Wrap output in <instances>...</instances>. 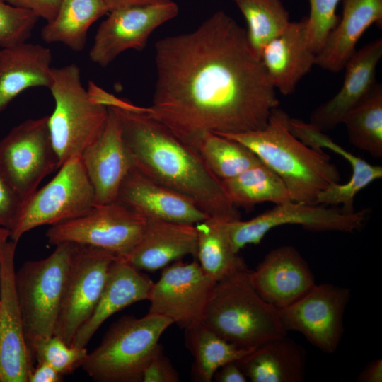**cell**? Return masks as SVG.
I'll use <instances>...</instances> for the list:
<instances>
[{
    "label": "cell",
    "mask_w": 382,
    "mask_h": 382,
    "mask_svg": "<svg viewBox=\"0 0 382 382\" xmlns=\"http://www.w3.org/2000/svg\"><path fill=\"white\" fill-rule=\"evenodd\" d=\"M154 61L152 103L144 108L196 150L207 134L262 129L279 105L245 30L222 11L192 31L158 40Z\"/></svg>",
    "instance_id": "obj_1"
},
{
    "label": "cell",
    "mask_w": 382,
    "mask_h": 382,
    "mask_svg": "<svg viewBox=\"0 0 382 382\" xmlns=\"http://www.w3.org/2000/svg\"><path fill=\"white\" fill-rule=\"evenodd\" d=\"M96 96L117 115L134 167L153 180L192 200L209 217L241 219L226 197L221 180L199 152L151 117L144 107L132 104L101 88Z\"/></svg>",
    "instance_id": "obj_2"
},
{
    "label": "cell",
    "mask_w": 382,
    "mask_h": 382,
    "mask_svg": "<svg viewBox=\"0 0 382 382\" xmlns=\"http://www.w3.org/2000/svg\"><path fill=\"white\" fill-rule=\"evenodd\" d=\"M290 117L278 107L262 129L221 135L252 151L283 180L292 201L316 204L320 192L340 183V173L323 150L308 146L292 134Z\"/></svg>",
    "instance_id": "obj_3"
},
{
    "label": "cell",
    "mask_w": 382,
    "mask_h": 382,
    "mask_svg": "<svg viewBox=\"0 0 382 382\" xmlns=\"http://www.w3.org/2000/svg\"><path fill=\"white\" fill-rule=\"evenodd\" d=\"M250 272L246 267L216 282L202 321L224 340L247 350L287 333L279 309L253 288Z\"/></svg>",
    "instance_id": "obj_4"
},
{
    "label": "cell",
    "mask_w": 382,
    "mask_h": 382,
    "mask_svg": "<svg viewBox=\"0 0 382 382\" xmlns=\"http://www.w3.org/2000/svg\"><path fill=\"white\" fill-rule=\"evenodd\" d=\"M48 89L54 108L47 115V124L60 167L80 156L99 137L109 109L85 88L80 69L74 63L52 68V82Z\"/></svg>",
    "instance_id": "obj_5"
},
{
    "label": "cell",
    "mask_w": 382,
    "mask_h": 382,
    "mask_svg": "<svg viewBox=\"0 0 382 382\" xmlns=\"http://www.w3.org/2000/svg\"><path fill=\"white\" fill-rule=\"evenodd\" d=\"M173 321L147 313L125 316L109 329L100 344L88 354L81 367L101 382H141L144 367Z\"/></svg>",
    "instance_id": "obj_6"
},
{
    "label": "cell",
    "mask_w": 382,
    "mask_h": 382,
    "mask_svg": "<svg viewBox=\"0 0 382 382\" xmlns=\"http://www.w3.org/2000/svg\"><path fill=\"white\" fill-rule=\"evenodd\" d=\"M55 246L47 257L26 261L16 271L18 300L30 353L37 340L54 335L76 249V245L71 243Z\"/></svg>",
    "instance_id": "obj_7"
},
{
    "label": "cell",
    "mask_w": 382,
    "mask_h": 382,
    "mask_svg": "<svg viewBox=\"0 0 382 382\" xmlns=\"http://www.w3.org/2000/svg\"><path fill=\"white\" fill-rule=\"evenodd\" d=\"M45 185L37 189L21 205L10 229L18 243L29 231L78 217L96 204L93 187L79 156L69 159Z\"/></svg>",
    "instance_id": "obj_8"
},
{
    "label": "cell",
    "mask_w": 382,
    "mask_h": 382,
    "mask_svg": "<svg viewBox=\"0 0 382 382\" xmlns=\"http://www.w3.org/2000/svg\"><path fill=\"white\" fill-rule=\"evenodd\" d=\"M146 221L142 214L115 201L95 204L78 217L50 226L46 237L54 245L71 243L122 257L139 241Z\"/></svg>",
    "instance_id": "obj_9"
},
{
    "label": "cell",
    "mask_w": 382,
    "mask_h": 382,
    "mask_svg": "<svg viewBox=\"0 0 382 382\" xmlns=\"http://www.w3.org/2000/svg\"><path fill=\"white\" fill-rule=\"evenodd\" d=\"M59 168L47 115L22 122L0 141V169L21 204Z\"/></svg>",
    "instance_id": "obj_10"
},
{
    "label": "cell",
    "mask_w": 382,
    "mask_h": 382,
    "mask_svg": "<svg viewBox=\"0 0 382 382\" xmlns=\"http://www.w3.org/2000/svg\"><path fill=\"white\" fill-rule=\"evenodd\" d=\"M326 206L289 201L249 220L229 221L234 249L239 253L248 245L259 244L270 231L282 226L298 225L315 232L353 233L362 227L366 219L367 209L349 212L342 207Z\"/></svg>",
    "instance_id": "obj_11"
},
{
    "label": "cell",
    "mask_w": 382,
    "mask_h": 382,
    "mask_svg": "<svg viewBox=\"0 0 382 382\" xmlns=\"http://www.w3.org/2000/svg\"><path fill=\"white\" fill-rule=\"evenodd\" d=\"M216 284L197 260L174 262L154 282L148 313L165 316L184 330L199 325Z\"/></svg>",
    "instance_id": "obj_12"
},
{
    "label": "cell",
    "mask_w": 382,
    "mask_h": 382,
    "mask_svg": "<svg viewBox=\"0 0 382 382\" xmlns=\"http://www.w3.org/2000/svg\"><path fill=\"white\" fill-rule=\"evenodd\" d=\"M350 297L348 288L316 284L297 301L279 309L282 323L287 332H300L322 352L334 353L344 333V314Z\"/></svg>",
    "instance_id": "obj_13"
},
{
    "label": "cell",
    "mask_w": 382,
    "mask_h": 382,
    "mask_svg": "<svg viewBox=\"0 0 382 382\" xmlns=\"http://www.w3.org/2000/svg\"><path fill=\"white\" fill-rule=\"evenodd\" d=\"M116 256L76 245L54 335L71 345L79 329L92 315Z\"/></svg>",
    "instance_id": "obj_14"
},
{
    "label": "cell",
    "mask_w": 382,
    "mask_h": 382,
    "mask_svg": "<svg viewBox=\"0 0 382 382\" xmlns=\"http://www.w3.org/2000/svg\"><path fill=\"white\" fill-rule=\"evenodd\" d=\"M178 13L179 7L173 1L110 11L97 29L90 60L105 67L127 50H141L151 33Z\"/></svg>",
    "instance_id": "obj_15"
},
{
    "label": "cell",
    "mask_w": 382,
    "mask_h": 382,
    "mask_svg": "<svg viewBox=\"0 0 382 382\" xmlns=\"http://www.w3.org/2000/svg\"><path fill=\"white\" fill-rule=\"evenodd\" d=\"M16 245L10 239L0 253V382H28L33 368L16 286Z\"/></svg>",
    "instance_id": "obj_16"
},
{
    "label": "cell",
    "mask_w": 382,
    "mask_h": 382,
    "mask_svg": "<svg viewBox=\"0 0 382 382\" xmlns=\"http://www.w3.org/2000/svg\"><path fill=\"white\" fill-rule=\"evenodd\" d=\"M108 107L104 129L79 156L93 187L96 204L117 201L122 183L134 167L117 115Z\"/></svg>",
    "instance_id": "obj_17"
},
{
    "label": "cell",
    "mask_w": 382,
    "mask_h": 382,
    "mask_svg": "<svg viewBox=\"0 0 382 382\" xmlns=\"http://www.w3.org/2000/svg\"><path fill=\"white\" fill-rule=\"evenodd\" d=\"M250 279L260 296L278 309L291 305L316 284L307 262L291 245L268 252L250 270Z\"/></svg>",
    "instance_id": "obj_18"
},
{
    "label": "cell",
    "mask_w": 382,
    "mask_h": 382,
    "mask_svg": "<svg viewBox=\"0 0 382 382\" xmlns=\"http://www.w3.org/2000/svg\"><path fill=\"white\" fill-rule=\"evenodd\" d=\"M381 57V37L356 50L343 69L345 73L341 88L311 112L309 122L324 132L341 125L346 115L374 88L376 68Z\"/></svg>",
    "instance_id": "obj_19"
},
{
    "label": "cell",
    "mask_w": 382,
    "mask_h": 382,
    "mask_svg": "<svg viewBox=\"0 0 382 382\" xmlns=\"http://www.w3.org/2000/svg\"><path fill=\"white\" fill-rule=\"evenodd\" d=\"M117 201L150 219L195 225L209 218L192 200L135 167L122 183Z\"/></svg>",
    "instance_id": "obj_20"
},
{
    "label": "cell",
    "mask_w": 382,
    "mask_h": 382,
    "mask_svg": "<svg viewBox=\"0 0 382 382\" xmlns=\"http://www.w3.org/2000/svg\"><path fill=\"white\" fill-rule=\"evenodd\" d=\"M307 42V17L291 21L286 29L264 48L261 62L272 86L284 96L292 94L316 65Z\"/></svg>",
    "instance_id": "obj_21"
},
{
    "label": "cell",
    "mask_w": 382,
    "mask_h": 382,
    "mask_svg": "<svg viewBox=\"0 0 382 382\" xmlns=\"http://www.w3.org/2000/svg\"><path fill=\"white\" fill-rule=\"evenodd\" d=\"M292 134L308 146L318 149H328L342 156L350 165L352 173L345 183L329 185L318 195L316 204L339 206L349 212H354L356 195L373 182L381 178L382 167L373 165L354 155L335 142L324 132L311 122L290 117Z\"/></svg>",
    "instance_id": "obj_22"
},
{
    "label": "cell",
    "mask_w": 382,
    "mask_h": 382,
    "mask_svg": "<svg viewBox=\"0 0 382 382\" xmlns=\"http://www.w3.org/2000/svg\"><path fill=\"white\" fill-rule=\"evenodd\" d=\"M195 225L147 218L137 244L121 258L140 271L154 272L197 254Z\"/></svg>",
    "instance_id": "obj_23"
},
{
    "label": "cell",
    "mask_w": 382,
    "mask_h": 382,
    "mask_svg": "<svg viewBox=\"0 0 382 382\" xmlns=\"http://www.w3.org/2000/svg\"><path fill=\"white\" fill-rule=\"evenodd\" d=\"M154 282L125 260L112 262L99 301L91 317L79 329L71 345L86 347L112 315L136 302L149 301Z\"/></svg>",
    "instance_id": "obj_24"
},
{
    "label": "cell",
    "mask_w": 382,
    "mask_h": 382,
    "mask_svg": "<svg viewBox=\"0 0 382 382\" xmlns=\"http://www.w3.org/2000/svg\"><path fill=\"white\" fill-rule=\"evenodd\" d=\"M51 50L24 42L0 47V113L24 91L49 88L52 82Z\"/></svg>",
    "instance_id": "obj_25"
},
{
    "label": "cell",
    "mask_w": 382,
    "mask_h": 382,
    "mask_svg": "<svg viewBox=\"0 0 382 382\" xmlns=\"http://www.w3.org/2000/svg\"><path fill=\"white\" fill-rule=\"evenodd\" d=\"M382 24V0H342V17L316 56V65L333 73L343 70L371 25Z\"/></svg>",
    "instance_id": "obj_26"
},
{
    "label": "cell",
    "mask_w": 382,
    "mask_h": 382,
    "mask_svg": "<svg viewBox=\"0 0 382 382\" xmlns=\"http://www.w3.org/2000/svg\"><path fill=\"white\" fill-rule=\"evenodd\" d=\"M237 363L252 382H301L306 374L305 350L286 336L264 343Z\"/></svg>",
    "instance_id": "obj_27"
},
{
    "label": "cell",
    "mask_w": 382,
    "mask_h": 382,
    "mask_svg": "<svg viewBox=\"0 0 382 382\" xmlns=\"http://www.w3.org/2000/svg\"><path fill=\"white\" fill-rule=\"evenodd\" d=\"M107 13L103 0H61L56 15L42 28L41 38L80 52L85 47L91 26Z\"/></svg>",
    "instance_id": "obj_28"
},
{
    "label": "cell",
    "mask_w": 382,
    "mask_h": 382,
    "mask_svg": "<svg viewBox=\"0 0 382 382\" xmlns=\"http://www.w3.org/2000/svg\"><path fill=\"white\" fill-rule=\"evenodd\" d=\"M226 221L208 218L197 224L196 258L204 272L216 282L248 267L234 249Z\"/></svg>",
    "instance_id": "obj_29"
},
{
    "label": "cell",
    "mask_w": 382,
    "mask_h": 382,
    "mask_svg": "<svg viewBox=\"0 0 382 382\" xmlns=\"http://www.w3.org/2000/svg\"><path fill=\"white\" fill-rule=\"evenodd\" d=\"M221 184L225 195L236 207L292 201L283 180L262 163L221 180Z\"/></svg>",
    "instance_id": "obj_30"
},
{
    "label": "cell",
    "mask_w": 382,
    "mask_h": 382,
    "mask_svg": "<svg viewBox=\"0 0 382 382\" xmlns=\"http://www.w3.org/2000/svg\"><path fill=\"white\" fill-rule=\"evenodd\" d=\"M185 339L194 359L192 378L199 382H211L220 367L240 360L253 350L241 349L227 342L202 323L185 330Z\"/></svg>",
    "instance_id": "obj_31"
},
{
    "label": "cell",
    "mask_w": 382,
    "mask_h": 382,
    "mask_svg": "<svg viewBox=\"0 0 382 382\" xmlns=\"http://www.w3.org/2000/svg\"><path fill=\"white\" fill-rule=\"evenodd\" d=\"M246 23V39L253 55L260 60L264 48L291 23L281 0H233Z\"/></svg>",
    "instance_id": "obj_32"
},
{
    "label": "cell",
    "mask_w": 382,
    "mask_h": 382,
    "mask_svg": "<svg viewBox=\"0 0 382 382\" xmlns=\"http://www.w3.org/2000/svg\"><path fill=\"white\" fill-rule=\"evenodd\" d=\"M349 142L375 158H382V85L352 109L342 120Z\"/></svg>",
    "instance_id": "obj_33"
},
{
    "label": "cell",
    "mask_w": 382,
    "mask_h": 382,
    "mask_svg": "<svg viewBox=\"0 0 382 382\" xmlns=\"http://www.w3.org/2000/svg\"><path fill=\"white\" fill-rule=\"evenodd\" d=\"M197 150L210 170L220 180L233 178L262 163L243 144L215 133L204 135Z\"/></svg>",
    "instance_id": "obj_34"
},
{
    "label": "cell",
    "mask_w": 382,
    "mask_h": 382,
    "mask_svg": "<svg viewBox=\"0 0 382 382\" xmlns=\"http://www.w3.org/2000/svg\"><path fill=\"white\" fill-rule=\"evenodd\" d=\"M30 354L37 362L49 364L64 376L81 367L88 352L86 347L69 345L52 335L37 340L31 347Z\"/></svg>",
    "instance_id": "obj_35"
},
{
    "label": "cell",
    "mask_w": 382,
    "mask_h": 382,
    "mask_svg": "<svg viewBox=\"0 0 382 382\" xmlns=\"http://www.w3.org/2000/svg\"><path fill=\"white\" fill-rule=\"evenodd\" d=\"M40 18L0 0V47L26 42Z\"/></svg>",
    "instance_id": "obj_36"
},
{
    "label": "cell",
    "mask_w": 382,
    "mask_h": 382,
    "mask_svg": "<svg viewBox=\"0 0 382 382\" xmlns=\"http://www.w3.org/2000/svg\"><path fill=\"white\" fill-rule=\"evenodd\" d=\"M310 13L307 17V42L316 55L322 49L340 17L336 9L340 0H308Z\"/></svg>",
    "instance_id": "obj_37"
},
{
    "label": "cell",
    "mask_w": 382,
    "mask_h": 382,
    "mask_svg": "<svg viewBox=\"0 0 382 382\" xmlns=\"http://www.w3.org/2000/svg\"><path fill=\"white\" fill-rule=\"evenodd\" d=\"M178 371L159 344L144 369L141 382H178Z\"/></svg>",
    "instance_id": "obj_38"
},
{
    "label": "cell",
    "mask_w": 382,
    "mask_h": 382,
    "mask_svg": "<svg viewBox=\"0 0 382 382\" xmlns=\"http://www.w3.org/2000/svg\"><path fill=\"white\" fill-rule=\"evenodd\" d=\"M21 205V199L0 169V227L10 231Z\"/></svg>",
    "instance_id": "obj_39"
},
{
    "label": "cell",
    "mask_w": 382,
    "mask_h": 382,
    "mask_svg": "<svg viewBox=\"0 0 382 382\" xmlns=\"http://www.w3.org/2000/svg\"><path fill=\"white\" fill-rule=\"evenodd\" d=\"M18 8L30 11L49 21L56 15L61 0H2Z\"/></svg>",
    "instance_id": "obj_40"
},
{
    "label": "cell",
    "mask_w": 382,
    "mask_h": 382,
    "mask_svg": "<svg viewBox=\"0 0 382 382\" xmlns=\"http://www.w3.org/2000/svg\"><path fill=\"white\" fill-rule=\"evenodd\" d=\"M62 376L49 364L40 361L30 372L28 382H59L62 381Z\"/></svg>",
    "instance_id": "obj_41"
},
{
    "label": "cell",
    "mask_w": 382,
    "mask_h": 382,
    "mask_svg": "<svg viewBox=\"0 0 382 382\" xmlns=\"http://www.w3.org/2000/svg\"><path fill=\"white\" fill-rule=\"evenodd\" d=\"M213 379L217 382H246L248 378L237 361L223 365L215 373Z\"/></svg>",
    "instance_id": "obj_42"
},
{
    "label": "cell",
    "mask_w": 382,
    "mask_h": 382,
    "mask_svg": "<svg viewBox=\"0 0 382 382\" xmlns=\"http://www.w3.org/2000/svg\"><path fill=\"white\" fill-rule=\"evenodd\" d=\"M360 382H381L382 381V360H374L364 367L357 377Z\"/></svg>",
    "instance_id": "obj_43"
},
{
    "label": "cell",
    "mask_w": 382,
    "mask_h": 382,
    "mask_svg": "<svg viewBox=\"0 0 382 382\" xmlns=\"http://www.w3.org/2000/svg\"><path fill=\"white\" fill-rule=\"evenodd\" d=\"M172 0H103L108 13L111 11L135 6L166 2Z\"/></svg>",
    "instance_id": "obj_44"
},
{
    "label": "cell",
    "mask_w": 382,
    "mask_h": 382,
    "mask_svg": "<svg viewBox=\"0 0 382 382\" xmlns=\"http://www.w3.org/2000/svg\"><path fill=\"white\" fill-rule=\"evenodd\" d=\"M11 233L7 228L0 227V253L10 240Z\"/></svg>",
    "instance_id": "obj_45"
}]
</instances>
